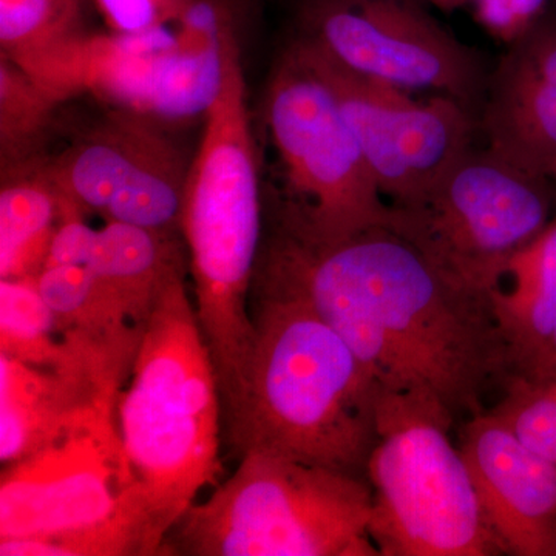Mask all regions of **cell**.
<instances>
[{
    "instance_id": "cell-10",
    "label": "cell",
    "mask_w": 556,
    "mask_h": 556,
    "mask_svg": "<svg viewBox=\"0 0 556 556\" xmlns=\"http://www.w3.org/2000/svg\"><path fill=\"white\" fill-rule=\"evenodd\" d=\"M551 182L471 148L419 200L390 204L388 225L489 299L510 258L551 222Z\"/></svg>"
},
{
    "instance_id": "cell-2",
    "label": "cell",
    "mask_w": 556,
    "mask_h": 556,
    "mask_svg": "<svg viewBox=\"0 0 556 556\" xmlns=\"http://www.w3.org/2000/svg\"><path fill=\"white\" fill-rule=\"evenodd\" d=\"M186 274L167 281L150 311L116 404L127 470L123 521L138 556L161 555L179 518L223 477L217 369Z\"/></svg>"
},
{
    "instance_id": "cell-16",
    "label": "cell",
    "mask_w": 556,
    "mask_h": 556,
    "mask_svg": "<svg viewBox=\"0 0 556 556\" xmlns=\"http://www.w3.org/2000/svg\"><path fill=\"white\" fill-rule=\"evenodd\" d=\"M489 300L511 376L525 372L556 329V218L510 258Z\"/></svg>"
},
{
    "instance_id": "cell-27",
    "label": "cell",
    "mask_w": 556,
    "mask_h": 556,
    "mask_svg": "<svg viewBox=\"0 0 556 556\" xmlns=\"http://www.w3.org/2000/svg\"><path fill=\"white\" fill-rule=\"evenodd\" d=\"M554 369H556V329L543 353L536 358L535 364L526 369L525 372H519V375H540V372L554 371Z\"/></svg>"
},
{
    "instance_id": "cell-17",
    "label": "cell",
    "mask_w": 556,
    "mask_h": 556,
    "mask_svg": "<svg viewBox=\"0 0 556 556\" xmlns=\"http://www.w3.org/2000/svg\"><path fill=\"white\" fill-rule=\"evenodd\" d=\"M87 266L115 292L131 324L144 327L167 281L189 270L188 249L181 236L108 222Z\"/></svg>"
},
{
    "instance_id": "cell-24",
    "label": "cell",
    "mask_w": 556,
    "mask_h": 556,
    "mask_svg": "<svg viewBox=\"0 0 556 556\" xmlns=\"http://www.w3.org/2000/svg\"><path fill=\"white\" fill-rule=\"evenodd\" d=\"M98 229L87 223V214L61 195V215L51 237L43 269L87 266L97 243Z\"/></svg>"
},
{
    "instance_id": "cell-8",
    "label": "cell",
    "mask_w": 556,
    "mask_h": 556,
    "mask_svg": "<svg viewBox=\"0 0 556 556\" xmlns=\"http://www.w3.org/2000/svg\"><path fill=\"white\" fill-rule=\"evenodd\" d=\"M232 24L223 0H192L155 30L83 35L30 75L60 101L89 90L155 123L204 118L222 90Z\"/></svg>"
},
{
    "instance_id": "cell-6",
    "label": "cell",
    "mask_w": 556,
    "mask_h": 556,
    "mask_svg": "<svg viewBox=\"0 0 556 556\" xmlns=\"http://www.w3.org/2000/svg\"><path fill=\"white\" fill-rule=\"evenodd\" d=\"M456 417L427 394L379 390L369 455V535L380 556L504 555L450 430Z\"/></svg>"
},
{
    "instance_id": "cell-22",
    "label": "cell",
    "mask_w": 556,
    "mask_h": 556,
    "mask_svg": "<svg viewBox=\"0 0 556 556\" xmlns=\"http://www.w3.org/2000/svg\"><path fill=\"white\" fill-rule=\"evenodd\" d=\"M60 100L10 58L0 61L2 172L35 163L36 149Z\"/></svg>"
},
{
    "instance_id": "cell-29",
    "label": "cell",
    "mask_w": 556,
    "mask_h": 556,
    "mask_svg": "<svg viewBox=\"0 0 556 556\" xmlns=\"http://www.w3.org/2000/svg\"><path fill=\"white\" fill-rule=\"evenodd\" d=\"M552 182H554L555 193H556V177L552 179Z\"/></svg>"
},
{
    "instance_id": "cell-30",
    "label": "cell",
    "mask_w": 556,
    "mask_h": 556,
    "mask_svg": "<svg viewBox=\"0 0 556 556\" xmlns=\"http://www.w3.org/2000/svg\"><path fill=\"white\" fill-rule=\"evenodd\" d=\"M556 177V174L554 175V177H552V179H554Z\"/></svg>"
},
{
    "instance_id": "cell-19",
    "label": "cell",
    "mask_w": 556,
    "mask_h": 556,
    "mask_svg": "<svg viewBox=\"0 0 556 556\" xmlns=\"http://www.w3.org/2000/svg\"><path fill=\"white\" fill-rule=\"evenodd\" d=\"M83 340L61 334L36 278H0V354L35 367H64L79 356Z\"/></svg>"
},
{
    "instance_id": "cell-31",
    "label": "cell",
    "mask_w": 556,
    "mask_h": 556,
    "mask_svg": "<svg viewBox=\"0 0 556 556\" xmlns=\"http://www.w3.org/2000/svg\"><path fill=\"white\" fill-rule=\"evenodd\" d=\"M298 2H302V0H298Z\"/></svg>"
},
{
    "instance_id": "cell-13",
    "label": "cell",
    "mask_w": 556,
    "mask_h": 556,
    "mask_svg": "<svg viewBox=\"0 0 556 556\" xmlns=\"http://www.w3.org/2000/svg\"><path fill=\"white\" fill-rule=\"evenodd\" d=\"M43 167L87 215L182 237L189 166L155 121L116 109Z\"/></svg>"
},
{
    "instance_id": "cell-12",
    "label": "cell",
    "mask_w": 556,
    "mask_h": 556,
    "mask_svg": "<svg viewBox=\"0 0 556 556\" xmlns=\"http://www.w3.org/2000/svg\"><path fill=\"white\" fill-rule=\"evenodd\" d=\"M338 98L383 199L419 200L473 146L478 115L448 94L415 100L408 90L365 78L292 39Z\"/></svg>"
},
{
    "instance_id": "cell-7",
    "label": "cell",
    "mask_w": 556,
    "mask_h": 556,
    "mask_svg": "<svg viewBox=\"0 0 556 556\" xmlns=\"http://www.w3.org/2000/svg\"><path fill=\"white\" fill-rule=\"evenodd\" d=\"M263 123L278 181L268 217L320 243L390 223L338 98L294 42L270 73Z\"/></svg>"
},
{
    "instance_id": "cell-5",
    "label": "cell",
    "mask_w": 556,
    "mask_h": 556,
    "mask_svg": "<svg viewBox=\"0 0 556 556\" xmlns=\"http://www.w3.org/2000/svg\"><path fill=\"white\" fill-rule=\"evenodd\" d=\"M371 511L367 478L249 452L179 518L161 555L380 556Z\"/></svg>"
},
{
    "instance_id": "cell-21",
    "label": "cell",
    "mask_w": 556,
    "mask_h": 556,
    "mask_svg": "<svg viewBox=\"0 0 556 556\" xmlns=\"http://www.w3.org/2000/svg\"><path fill=\"white\" fill-rule=\"evenodd\" d=\"M84 0H0L2 56L31 72L84 35Z\"/></svg>"
},
{
    "instance_id": "cell-28",
    "label": "cell",
    "mask_w": 556,
    "mask_h": 556,
    "mask_svg": "<svg viewBox=\"0 0 556 556\" xmlns=\"http://www.w3.org/2000/svg\"><path fill=\"white\" fill-rule=\"evenodd\" d=\"M424 5L437 7L439 10L452 11L470 3V0H419Z\"/></svg>"
},
{
    "instance_id": "cell-20",
    "label": "cell",
    "mask_w": 556,
    "mask_h": 556,
    "mask_svg": "<svg viewBox=\"0 0 556 556\" xmlns=\"http://www.w3.org/2000/svg\"><path fill=\"white\" fill-rule=\"evenodd\" d=\"M36 285L62 336L112 338L141 328L131 324L115 292L89 266L42 269Z\"/></svg>"
},
{
    "instance_id": "cell-1",
    "label": "cell",
    "mask_w": 556,
    "mask_h": 556,
    "mask_svg": "<svg viewBox=\"0 0 556 556\" xmlns=\"http://www.w3.org/2000/svg\"><path fill=\"white\" fill-rule=\"evenodd\" d=\"M252 295L306 303L379 390L427 394L455 417L485 412L486 390L511 376L489 299L390 225L320 243L265 215Z\"/></svg>"
},
{
    "instance_id": "cell-23",
    "label": "cell",
    "mask_w": 556,
    "mask_h": 556,
    "mask_svg": "<svg viewBox=\"0 0 556 556\" xmlns=\"http://www.w3.org/2000/svg\"><path fill=\"white\" fill-rule=\"evenodd\" d=\"M503 387L506 394L493 412L527 447L556 464V369L514 375Z\"/></svg>"
},
{
    "instance_id": "cell-18",
    "label": "cell",
    "mask_w": 556,
    "mask_h": 556,
    "mask_svg": "<svg viewBox=\"0 0 556 556\" xmlns=\"http://www.w3.org/2000/svg\"><path fill=\"white\" fill-rule=\"evenodd\" d=\"M0 278H36L61 215V193L43 164L2 172Z\"/></svg>"
},
{
    "instance_id": "cell-15",
    "label": "cell",
    "mask_w": 556,
    "mask_h": 556,
    "mask_svg": "<svg viewBox=\"0 0 556 556\" xmlns=\"http://www.w3.org/2000/svg\"><path fill=\"white\" fill-rule=\"evenodd\" d=\"M486 149L530 174H556V20L543 16L486 79L478 115Z\"/></svg>"
},
{
    "instance_id": "cell-14",
    "label": "cell",
    "mask_w": 556,
    "mask_h": 556,
    "mask_svg": "<svg viewBox=\"0 0 556 556\" xmlns=\"http://www.w3.org/2000/svg\"><path fill=\"white\" fill-rule=\"evenodd\" d=\"M457 445L503 554L556 556V464L493 409L471 416Z\"/></svg>"
},
{
    "instance_id": "cell-25",
    "label": "cell",
    "mask_w": 556,
    "mask_h": 556,
    "mask_svg": "<svg viewBox=\"0 0 556 556\" xmlns=\"http://www.w3.org/2000/svg\"><path fill=\"white\" fill-rule=\"evenodd\" d=\"M192 0H93L113 33L135 35L177 21Z\"/></svg>"
},
{
    "instance_id": "cell-9",
    "label": "cell",
    "mask_w": 556,
    "mask_h": 556,
    "mask_svg": "<svg viewBox=\"0 0 556 556\" xmlns=\"http://www.w3.org/2000/svg\"><path fill=\"white\" fill-rule=\"evenodd\" d=\"M108 402L62 430L53 441L2 467L0 540L64 538L75 556H134L124 526L127 470Z\"/></svg>"
},
{
    "instance_id": "cell-3",
    "label": "cell",
    "mask_w": 556,
    "mask_h": 556,
    "mask_svg": "<svg viewBox=\"0 0 556 556\" xmlns=\"http://www.w3.org/2000/svg\"><path fill=\"white\" fill-rule=\"evenodd\" d=\"M255 338L243 396L223 431L237 459L270 453L367 478L379 386L316 311L252 295Z\"/></svg>"
},
{
    "instance_id": "cell-26",
    "label": "cell",
    "mask_w": 556,
    "mask_h": 556,
    "mask_svg": "<svg viewBox=\"0 0 556 556\" xmlns=\"http://www.w3.org/2000/svg\"><path fill=\"white\" fill-rule=\"evenodd\" d=\"M548 0H470L479 22L496 38L510 43L546 13Z\"/></svg>"
},
{
    "instance_id": "cell-4",
    "label": "cell",
    "mask_w": 556,
    "mask_h": 556,
    "mask_svg": "<svg viewBox=\"0 0 556 556\" xmlns=\"http://www.w3.org/2000/svg\"><path fill=\"white\" fill-rule=\"evenodd\" d=\"M258 169L232 24L226 33L222 90L204 116L181 215L193 303L217 369L223 428L239 408L254 346L251 291L265 230Z\"/></svg>"
},
{
    "instance_id": "cell-11",
    "label": "cell",
    "mask_w": 556,
    "mask_h": 556,
    "mask_svg": "<svg viewBox=\"0 0 556 556\" xmlns=\"http://www.w3.org/2000/svg\"><path fill=\"white\" fill-rule=\"evenodd\" d=\"M295 39L365 78L481 110L490 72L419 0H303Z\"/></svg>"
}]
</instances>
